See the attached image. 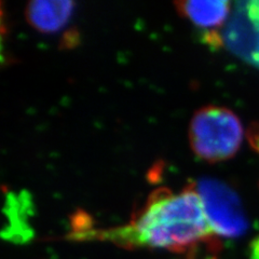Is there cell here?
I'll list each match as a JSON object with an SVG mask.
<instances>
[{"label":"cell","instance_id":"8992f818","mask_svg":"<svg viewBox=\"0 0 259 259\" xmlns=\"http://www.w3.org/2000/svg\"><path fill=\"white\" fill-rule=\"evenodd\" d=\"M75 4L66 0H35L25 9L30 25L44 34H53L64 28L71 19Z\"/></svg>","mask_w":259,"mask_h":259},{"label":"cell","instance_id":"52a82bcc","mask_svg":"<svg viewBox=\"0 0 259 259\" xmlns=\"http://www.w3.org/2000/svg\"><path fill=\"white\" fill-rule=\"evenodd\" d=\"M247 141L252 147L258 155H259V123L255 122L249 126L246 133Z\"/></svg>","mask_w":259,"mask_h":259},{"label":"cell","instance_id":"6da1fadb","mask_svg":"<svg viewBox=\"0 0 259 259\" xmlns=\"http://www.w3.org/2000/svg\"><path fill=\"white\" fill-rule=\"evenodd\" d=\"M81 240L108 241L125 247L183 252L217 238L209 227L196 183L180 191L165 187L152 191L145 204L123 226L77 231Z\"/></svg>","mask_w":259,"mask_h":259},{"label":"cell","instance_id":"ba28073f","mask_svg":"<svg viewBox=\"0 0 259 259\" xmlns=\"http://www.w3.org/2000/svg\"><path fill=\"white\" fill-rule=\"evenodd\" d=\"M249 259H259V236L256 237L250 243Z\"/></svg>","mask_w":259,"mask_h":259},{"label":"cell","instance_id":"277c9868","mask_svg":"<svg viewBox=\"0 0 259 259\" xmlns=\"http://www.w3.org/2000/svg\"><path fill=\"white\" fill-rule=\"evenodd\" d=\"M221 39L229 51L259 68V0L236 4Z\"/></svg>","mask_w":259,"mask_h":259},{"label":"cell","instance_id":"7a4b0ae2","mask_svg":"<svg viewBox=\"0 0 259 259\" xmlns=\"http://www.w3.org/2000/svg\"><path fill=\"white\" fill-rule=\"evenodd\" d=\"M244 130L232 110L208 105L193 113L189 125V143L199 159L217 163L237 155Z\"/></svg>","mask_w":259,"mask_h":259},{"label":"cell","instance_id":"5b68a950","mask_svg":"<svg viewBox=\"0 0 259 259\" xmlns=\"http://www.w3.org/2000/svg\"><path fill=\"white\" fill-rule=\"evenodd\" d=\"M177 12L193 25L207 30V34L220 32L231 15V3L227 0H181L174 3Z\"/></svg>","mask_w":259,"mask_h":259},{"label":"cell","instance_id":"3957f363","mask_svg":"<svg viewBox=\"0 0 259 259\" xmlns=\"http://www.w3.org/2000/svg\"><path fill=\"white\" fill-rule=\"evenodd\" d=\"M196 185L207 222L216 237L238 238L246 232V214L230 186L212 177H202Z\"/></svg>","mask_w":259,"mask_h":259}]
</instances>
